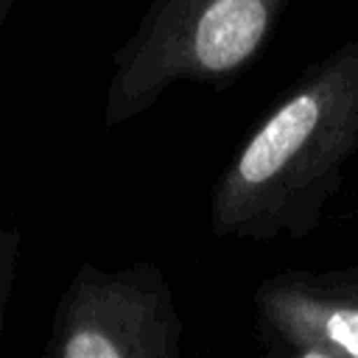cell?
Segmentation results:
<instances>
[{
	"mask_svg": "<svg viewBox=\"0 0 358 358\" xmlns=\"http://www.w3.org/2000/svg\"><path fill=\"white\" fill-rule=\"evenodd\" d=\"M358 154V39L341 42L282 92L210 190L215 238H305Z\"/></svg>",
	"mask_w": 358,
	"mask_h": 358,
	"instance_id": "obj_1",
	"label": "cell"
},
{
	"mask_svg": "<svg viewBox=\"0 0 358 358\" xmlns=\"http://www.w3.org/2000/svg\"><path fill=\"white\" fill-rule=\"evenodd\" d=\"M291 0H151L112 56L103 126L145 115L173 84L213 90L241 78L271 42Z\"/></svg>",
	"mask_w": 358,
	"mask_h": 358,
	"instance_id": "obj_2",
	"label": "cell"
},
{
	"mask_svg": "<svg viewBox=\"0 0 358 358\" xmlns=\"http://www.w3.org/2000/svg\"><path fill=\"white\" fill-rule=\"evenodd\" d=\"M182 316L151 260L101 268L84 260L64 285L42 358H179Z\"/></svg>",
	"mask_w": 358,
	"mask_h": 358,
	"instance_id": "obj_3",
	"label": "cell"
},
{
	"mask_svg": "<svg viewBox=\"0 0 358 358\" xmlns=\"http://www.w3.org/2000/svg\"><path fill=\"white\" fill-rule=\"evenodd\" d=\"M255 338L277 358H358V268H282L252 294Z\"/></svg>",
	"mask_w": 358,
	"mask_h": 358,
	"instance_id": "obj_4",
	"label": "cell"
},
{
	"mask_svg": "<svg viewBox=\"0 0 358 358\" xmlns=\"http://www.w3.org/2000/svg\"><path fill=\"white\" fill-rule=\"evenodd\" d=\"M20 252H22V232L17 227H0V344L6 330L8 302L14 296V280L20 271Z\"/></svg>",
	"mask_w": 358,
	"mask_h": 358,
	"instance_id": "obj_5",
	"label": "cell"
}]
</instances>
